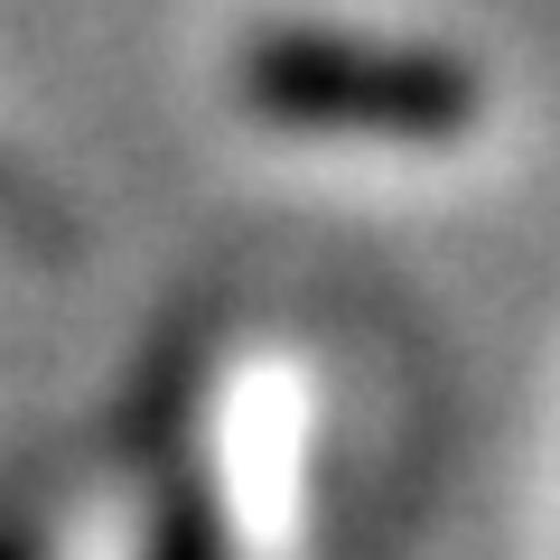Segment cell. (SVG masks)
Wrapping results in <instances>:
<instances>
[{
    "label": "cell",
    "instance_id": "cell-1",
    "mask_svg": "<svg viewBox=\"0 0 560 560\" xmlns=\"http://www.w3.org/2000/svg\"><path fill=\"white\" fill-rule=\"evenodd\" d=\"M243 113L280 131H383V140H458L486 113V84L448 47L355 38V28H261L234 57Z\"/></svg>",
    "mask_w": 560,
    "mask_h": 560
},
{
    "label": "cell",
    "instance_id": "cell-2",
    "mask_svg": "<svg viewBox=\"0 0 560 560\" xmlns=\"http://www.w3.org/2000/svg\"><path fill=\"white\" fill-rule=\"evenodd\" d=\"M0 206H10V187H0Z\"/></svg>",
    "mask_w": 560,
    "mask_h": 560
}]
</instances>
